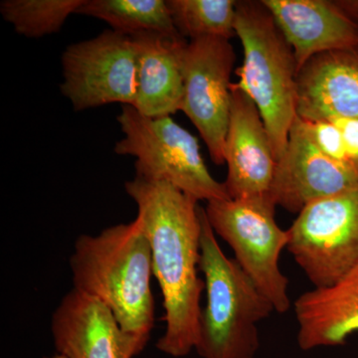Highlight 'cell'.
<instances>
[{
  "instance_id": "2",
  "label": "cell",
  "mask_w": 358,
  "mask_h": 358,
  "mask_svg": "<svg viewBox=\"0 0 358 358\" xmlns=\"http://www.w3.org/2000/svg\"><path fill=\"white\" fill-rule=\"evenodd\" d=\"M73 288L103 301L120 326L145 348L155 322L152 249L143 224H117L81 235L70 257Z\"/></svg>"
},
{
  "instance_id": "5",
  "label": "cell",
  "mask_w": 358,
  "mask_h": 358,
  "mask_svg": "<svg viewBox=\"0 0 358 358\" xmlns=\"http://www.w3.org/2000/svg\"><path fill=\"white\" fill-rule=\"evenodd\" d=\"M117 120L124 138L114 150L136 159V176L169 183L199 201L229 199L224 183L209 173L199 140L173 117H145L122 106Z\"/></svg>"
},
{
  "instance_id": "4",
  "label": "cell",
  "mask_w": 358,
  "mask_h": 358,
  "mask_svg": "<svg viewBox=\"0 0 358 358\" xmlns=\"http://www.w3.org/2000/svg\"><path fill=\"white\" fill-rule=\"evenodd\" d=\"M235 34L244 58L233 85L255 103L278 162L298 115L299 71L293 49L262 1H237Z\"/></svg>"
},
{
  "instance_id": "10",
  "label": "cell",
  "mask_w": 358,
  "mask_h": 358,
  "mask_svg": "<svg viewBox=\"0 0 358 358\" xmlns=\"http://www.w3.org/2000/svg\"><path fill=\"white\" fill-rule=\"evenodd\" d=\"M358 183V166L327 157L313 143L305 121L296 115L288 145L275 166L270 196L275 206L300 213L317 200Z\"/></svg>"
},
{
  "instance_id": "3",
  "label": "cell",
  "mask_w": 358,
  "mask_h": 358,
  "mask_svg": "<svg viewBox=\"0 0 358 358\" xmlns=\"http://www.w3.org/2000/svg\"><path fill=\"white\" fill-rule=\"evenodd\" d=\"M200 218L206 305L195 350L202 358H254L260 348L258 324L275 312L274 306L236 260L224 254L202 207Z\"/></svg>"
},
{
  "instance_id": "22",
  "label": "cell",
  "mask_w": 358,
  "mask_h": 358,
  "mask_svg": "<svg viewBox=\"0 0 358 358\" xmlns=\"http://www.w3.org/2000/svg\"><path fill=\"white\" fill-rule=\"evenodd\" d=\"M338 6L357 24L358 28V0H341L338 1Z\"/></svg>"
},
{
  "instance_id": "15",
  "label": "cell",
  "mask_w": 358,
  "mask_h": 358,
  "mask_svg": "<svg viewBox=\"0 0 358 358\" xmlns=\"http://www.w3.org/2000/svg\"><path fill=\"white\" fill-rule=\"evenodd\" d=\"M131 39L136 55V95L131 107L145 117H171L182 103V59L188 42L181 35L157 33Z\"/></svg>"
},
{
  "instance_id": "18",
  "label": "cell",
  "mask_w": 358,
  "mask_h": 358,
  "mask_svg": "<svg viewBox=\"0 0 358 358\" xmlns=\"http://www.w3.org/2000/svg\"><path fill=\"white\" fill-rule=\"evenodd\" d=\"M179 34L190 40L235 36L237 1L234 0H166Z\"/></svg>"
},
{
  "instance_id": "12",
  "label": "cell",
  "mask_w": 358,
  "mask_h": 358,
  "mask_svg": "<svg viewBox=\"0 0 358 358\" xmlns=\"http://www.w3.org/2000/svg\"><path fill=\"white\" fill-rule=\"evenodd\" d=\"M229 127L225 141L224 181L231 199L271 197L277 159L267 129L255 103L231 85Z\"/></svg>"
},
{
  "instance_id": "8",
  "label": "cell",
  "mask_w": 358,
  "mask_h": 358,
  "mask_svg": "<svg viewBox=\"0 0 358 358\" xmlns=\"http://www.w3.org/2000/svg\"><path fill=\"white\" fill-rule=\"evenodd\" d=\"M61 93L75 110L120 103L134 106L136 55L131 37L109 29L71 44L61 58Z\"/></svg>"
},
{
  "instance_id": "1",
  "label": "cell",
  "mask_w": 358,
  "mask_h": 358,
  "mask_svg": "<svg viewBox=\"0 0 358 358\" xmlns=\"http://www.w3.org/2000/svg\"><path fill=\"white\" fill-rule=\"evenodd\" d=\"M124 189L152 249V272L164 298L166 331L157 348L185 357L195 350L199 334L204 280L199 278L201 218L199 200L164 181L136 176Z\"/></svg>"
},
{
  "instance_id": "21",
  "label": "cell",
  "mask_w": 358,
  "mask_h": 358,
  "mask_svg": "<svg viewBox=\"0 0 358 358\" xmlns=\"http://www.w3.org/2000/svg\"><path fill=\"white\" fill-rule=\"evenodd\" d=\"M329 121L334 122L343 134L348 159L358 166V119L336 117Z\"/></svg>"
},
{
  "instance_id": "11",
  "label": "cell",
  "mask_w": 358,
  "mask_h": 358,
  "mask_svg": "<svg viewBox=\"0 0 358 358\" xmlns=\"http://www.w3.org/2000/svg\"><path fill=\"white\" fill-rule=\"evenodd\" d=\"M51 331L65 358H133L143 350L103 301L75 288L54 310Z\"/></svg>"
},
{
  "instance_id": "13",
  "label": "cell",
  "mask_w": 358,
  "mask_h": 358,
  "mask_svg": "<svg viewBox=\"0 0 358 358\" xmlns=\"http://www.w3.org/2000/svg\"><path fill=\"white\" fill-rule=\"evenodd\" d=\"M293 49L298 71L320 54L358 46V28L327 0H262ZM299 73V72H298Z\"/></svg>"
},
{
  "instance_id": "7",
  "label": "cell",
  "mask_w": 358,
  "mask_h": 358,
  "mask_svg": "<svg viewBox=\"0 0 358 358\" xmlns=\"http://www.w3.org/2000/svg\"><path fill=\"white\" fill-rule=\"evenodd\" d=\"M287 232V249L315 288L336 284L358 264V183L308 204Z\"/></svg>"
},
{
  "instance_id": "16",
  "label": "cell",
  "mask_w": 358,
  "mask_h": 358,
  "mask_svg": "<svg viewBox=\"0 0 358 358\" xmlns=\"http://www.w3.org/2000/svg\"><path fill=\"white\" fill-rule=\"evenodd\" d=\"M294 306L301 350L345 345L358 333V264L336 284L301 294Z\"/></svg>"
},
{
  "instance_id": "19",
  "label": "cell",
  "mask_w": 358,
  "mask_h": 358,
  "mask_svg": "<svg viewBox=\"0 0 358 358\" xmlns=\"http://www.w3.org/2000/svg\"><path fill=\"white\" fill-rule=\"evenodd\" d=\"M85 0H4L0 3L3 20L27 38H41L59 32Z\"/></svg>"
},
{
  "instance_id": "14",
  "label": "cell",
  "mask_w": 358,
  "mask_h": 358,
  "mask_svg": "<svg viewBox=\"0 0 358 358\" xmlns=\"http://www.w3.org/2000/svg\"><path fill=\"white\" fill-rule=\"evenodd\" d=\"M296 114L308 122L358 119V46L320 54L301 67Z\"/></svg>"
},
{
  "instance_id": "20",
  "label": "cell",
  "mask_w": 358,
  "mask_h": 358,
  "mask_svg": "<svg viewBox=\"0 0 358 358\" xmlns=\"http://www.w3.org/2000/svg\"><path fill=\"white\" fill-rule=\"evenodd\" d=\"M305 122L313 143L327 157L343 164H352L346 154L343 134L334 122L331 121H305Z\"/></svg>"
},
{
  "instance_id": "9",
  "label": "cell",
  "mask_w": 358,
  "mask_h": 358,
  "mask_svg": "<svg viewBox=\"0 0 358 358\" xmlns=\"http://www.w3.org/2000/svg\"><path fill=\"white\" fill-rule=\"evenodd\" d=\"M235 60L230 40L221 37L190 40L183 53L180 110L199 131L216 166L225 164Z\"/></svg>"
},
{
  "instance_id": "23",
  "label": "cell",
  "mask_w": 358,
  "mask_h": 358,
  "mask_svg": "<svg viewBox=\"0 0 358 358\" xmlns=\"http://www.w3.org/2000/svg\"><path fill=\"white\" fill-rule=\"evenodd\" d=\"M44 358H65L63 357L62 355H58V353H56L55 355H51V357H45Z\"/></svg>"
},
{
  "instance_id": "17",
  "label": "cell",
  "mask_w": 358,
  "mask_h": 358,
  "mask_svg": "<svg viewBox=\"0 0 358 358\" xmlns=\"http://www.w3.org/2000/svg\"><path fill=\"white\" fill-rule=\"evenodd\" d=\"M77 14L102 20L129 37L143 33L180 35L164 0H85Z\"/></svg>"
},
{
  "instance_id": "6",
  "label": "cell",
  "mask_w": 358,
  "mask_h": 358,
  "mask_svg": "<svg viewBox=\"0 0 358 358\" xmlns=\"http://www.w3.org/2000/svg\"><path fill=\"white\" fill-rule=\"evenodd\" d=\"M271 197L219 199L207 202L205 213L214 233L234 252L235 260L273 303L275 312L291 308L288 278L280 268V256L289 237L275 221Z\"/></svg>"
}]
</instances>
